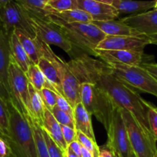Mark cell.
<instances>
[{"instance_id":"cell-1","label":"cell","mask_w":157,"mask_h":157,"mask_svg":"<svg viewBox=\"0 0 157 157\" xmlns=\"http://www.w3.org/2000/svg\"><path fill=\"white\" fill-rule=\"evenodd\" d=\"M70 55H72V58L67 63L80 83H93L107 94L115 106L130 112L151 135L147 120L146 100L141 98L136 91L120 80L102 60L75 48Z\"/></svg>"},{"instance_id":"cell-2","label":"cell","mask_w":157,"mask_h":157,"mask_svg":"<svg viewBox=\"0 0 157 157\" xmlns=\"http://www.w3.org/2000/svg\"><path fill=\"white\" fill-rule=\"evenodd\" d=\"M7 105L9 126L3 139L9 148V157H38L33 132L27 117L12 99Z\"/></svg>"},{"instance_id":"cell-3","label":"cell","mask_w":157,"mask_h":157,"mask_svg":"<svg viewBox=\"0 0 157 157\" xmlns=\"http://www.w3.org/2000/svg\"><path fill=\"white\" fill-rule=\"evenodd\" d=\"M46 16L66 35L74 48L95 56V49L106 36L92 22L67 23L50 13H48Z\"/></svg>"},{"instance_id":"cell-4","label":"cell","mask_w":157,"mask_h":157,"mask_svg":"<svg viewBox=\"0 0 157 157\" xmlns=\"http://www.w3.org/2000/svg\"><path fill=\"white\" fill-rule=\"evenodd\" d=\"M80 99L87 112L94 115L107 129L117 107L107 94L93 83L83 81L80 83Z\"/></svg>"},{"instance_id":"cell-5","label":"cell","mask_w":157,"mask_h":157,"mask_svg":"<svg viewBox=\"0 0 157 157\" xmlns=\"http://www.w3.org/2000/svg\"><path fill=\"white\" fill-rule=\"evenodd\" d=\"M35 41L41 55L53 63L61 79L63 95L74 108L81 102L80 82L71 70L67 63L61 59L59 56L55 55V52L50 48V46L45 44L38 38H35Z\"/></svg>"},{"instance_id":"cell-6","label":"cell","mask_w":157,"mask_h":157,"mask_svg":"<svg viewBox=\"0 0 157 157\" xmlns=\"http://www.w3.org/2000/svg\"><path fill=\"white\" fill-rule=\"evenodd\" d=\"M120 80L135 90L157 97V81L141 66L104 62Z\"/></svg>"},{"instance_id":"cell-7","label":"cell","mask_w":157,"mask_h":157,"mask_svg":"<svg viewBox=\"0 0 157 157\" xmlns=\"http://www.w3.org/2000/svg\"><path fill=\"white\" fill-rule=\"evenodd\" d=\"M130 140L132 151L136 157H153L156 141L147 132L130 112L121 109Z\"/></svg>"},{"instance_id":"cell-8","label":"cell","mask_w":157,"mask_h":157,"mask_svg":"<svg viewBox=\"0 0 157 157\" xmlns=\"http://www.w3.org/2000/svg\"><path fill=\"white\" fill-rule=\"evenodd\" d=\"M8 80L11 99L25 116L31 115L29 80L25 72L18 66L12 56L8 69Z\"/></svg>"},{"instance_id":"cell-9","label":"cell","mask_w":157,"mask_h":157,"mask_svg":"<svg viewBox=\"0 0 157 157\" xmlns=\"http://www.w3.org/2000/svg\"><path fill=\"white\" fill-rule=\"evenodd\" d=\"M0 22L6 32L11 35L15 30L20 31L32 39L36 34L25 9L16 1H11L0 9Z\"/></svg>"},{"instance_id":"cell-10","label":"cell","mask_w":157,"mask_h":157,"mask_svg":"<svg viewBox=\"0 0 157 157\" xmlns=\"http://www.w3.org/2000/svg\"><path fill=\"white\" fill-rule=\"evenodd\" d=\"M28 14L31 24L36 34V38L48 46L54 45L58 46L69 55L73 52L74 46L70 40L47 16L41 18Z\"/></svg>"},{"instance_id":"cell-11","label":"cell","mask_w":157,"mask_h":157,"mask_svg":"<svg viewBox=\"0 0 157 157\" xmlns=\"http://www.w3.org/2000/svg\"><path fill=\"white\" fill-rule=\"evenodd\" d=\"M106 131L107 133L106 145L113 154L117 157H130L132 149L120 108L115 109L111 121Z\"/></svg>"},{"instance_id":"cell-12","label":"cell","mask_w":157,"mask_h":157,"mask_svg":"<svg viewBox=\"0 0 157 157\" xmlns=\"http://www.w3.org/2000/svg\"><path fill=\"white\" fill-rule=\"evenodd\" d=\"M150 44L149 36L143 34L135 35H106L98 44L97 49L105 50H132L144 52Z\"/></svg>"},{"instance_id":"cell-13","label":"cell","mask_w":157,"mask_h":157,"mask_svg":"<svg viewBox=\"0 0 157 157\" xmlns=\"http://www.w3.org/2000/svg\"><path fill=\"white\" fill-rule=\"evenodd\" d=\"M95 58L104 62H116L130 66H140L145 62H148L144 52L132 50H105L95 49Z\"/></svg>"},{"instance_id":"cell-14","label":"cell","mask_w":157,"mask_h":157,"mask_svg":"<svg viewBox=\"0 0 157 157\" xmlns=\"http://www.w3.org/2000/svg\"><path fill=\"white\" fill-rule=\"evenodd\" d=\"M121 21L143 35L147 36L157 35V9L128 15L121 18Z\"/></svg>"},{"instance_id":"cell-15","label":"cell","mask_w":157,"mask_h":157,"mask_svg":"<svg viewBox=\"0 0 157 157\" xmlns=\"http://www.w3.org/2000/svg\"><path fill=\"white\" fill-rule=\"evenodd\" d=\"M78 8L91 16L93 21H107L119 17L118 11L112 5L99 2L94 0H77Z\"/></svg>"},{"instance_id":"cell-16","label":"cell","mask_w":157,"mask_h":157,"mask_svg":"<svg viewBox=\"0 0 157 157\" xmlns=\"http://www.w3.org/2000/svg\"><path fill=\"white\" fill-rule=\"evenodd\" d=\"M41 127L46 131L49 136L54 140V142L56 143L57 146L61 149V150L64 153L67 149V145L66 144L64 136H63L61 126L55 119L52 112L48 110L47 108L44 110Z\"/></svg>"},{"instance_id":"cell-17","label":"cell","mask_w":157,"mask_h":157,"mask_svg":"<svg viewBox=\"0 0 157 157\" xmlns=\"http://www.w3.org/2000/svg\"><path fill=\"white\" fill-rule=\"evenodd\" d=\"M9 36L3 27L0 29V82L9 92L8 69L11 58ZM10 94V93H9Z\"/></svg>"},{"instance_id":"cell-18","label":"cell","mask_w":157,"mask_h":157,"mask_svg":"<svg viewBox=\"0 0 157 157\" xmlns=\"http://www.w3.org/2000/svg\"><path fill=\"white\" fill-rule=\"evenodd\" d=\"M156 0L137 1V0H114L112 6L118 11L119 14L136 15L154 9Z\"/></svg>"},{"instance_id":"cell-19","label":"cell","mask_w":157,"mask_h":157,"mask_svg":"<svg viewBox=\"0 0 157 157\" xmlns=\"http://www.w3.org/2000/svg\"><path fill=\"white\" fill-rule=\"evenodd\" d=\"M92 23L97 26L105 35H135L140 33L133 28L130 27L120 20H107V21H92Z\"/></svg>"},{"instance_id":"cell-20","label":"cell","mask_w":157,"mask_h":157,"mask_svg":"<svg viewBox=\"0 0 157 157\" xmlns=\"http://www.w3.org/2000/svg\"><path fill=\"white\" fill-rule=\"evenodd\" d=\"M74 120L76 130L80 131L96 141L92 126L91 115L87 112L81 102L74 107Z\"/></svg>"},{"instance_id":"cell-21","label":"cell","mask_w":157,"mask_h":157,"mask_svg":"<svg viewBox=\"0 0 157 157\" xmlns=\"http://www.w3.org/2000/svg\"><path fill=\"white\" fill-rule=\"evenodd\" d=\"M9 46H10V52L12 58L15 60L18 66L25 72L29 69V66L33 62L28 56L24 48L20 43L18 37L13 32L9 36Z\"/></svg>"},{"instance_id":"cell-22","label":"cell","mask_w":157,"mask_h":157,"mask_svg":"<svg viewBox=\"0 0 157 157\" xmlns=\"http://www.w3.org/2000/svg\"><path fill=\"white\" fill-rule=\"evenodd\" d=\"M37 65H38V68L41 69V72H43L48 82L54 88V89L57 92L63 95L61 79H60L59 75H58V72L54 66L53 63L47 58L41 55Z\"/></svg>"},{"instance_id":"cell-23","label":"cell","mask_w":157,"mask_h":157,"mask_svg":"<svg viewBox=\"0 0 157 157\" xmlns=\"http://www.w3.org/2000/svg\"><path fill=\"white\" fill-rule=\"evenodd\" d=\"M29 105H30L31 116L34 117L38 123H42L44 112L46 107L44 104L42 99L39 92L35 89L29 83Z\"/></svg>"},{"instance_id":"cell-24","label":"cell","mask_w":157,"mask_h":157,"mask_svg":"<svg viewBox=\"0 0 157 157\" xmlns=\"http://www.w3.org/2000/svg\"><path fill=\"white\" fill-rule=\"evenodd\" d=\"M26 117L29 120V123L32 128V132H33L38 157H50L48 151L47 145H46L45 140H44V135L42 133L41 124L34 117L31 116V115Z\"/></svg>"},{"instance_id":"cell-25","label":"cell","mask_w":157,"mask_h":157,"mask_svg":"<svg viewBox=\"0 0 157 157\" xmlns=\"http://www.w3.org/2000/svg\"><path fill=\"white\" fill-rule=\"evenodd\" d=\"M48 13L55 15L61 20L67 23H87L91 22L93 21L91 16L88 13L80 9H71V10H67L64 11V12H52V11H49V12H47V14Z\"/></svg>"},{"instance_id":"cell-26","label":"cell","mask_w":157,"mask_h":157,"mask_svg":"<svg viewBox=\"0 0 157 157\" xmlns=\"http://www.w3.org/2000/svg\"><path fill=\"white\" fill-rule=\"evenodd\" d=\"M13 32L18 37L20 43L24 48L25 51L27 53L28 56L29 57L31 61L35 64H38L39 58L41 57V55L40 53L39 49H38L35 39H32L30 37H29L27 35L20 32V31L15 30L13 31Z\"/></svg>"},{"instance_id":"cell-27","label":"cell","mask_w":157,"mask_h":157,"mask_svg":"<svg viewBox=\"0 0 157 157\" xmlns=\"http://www.w3.org/2000/svg\"><path fill=\"white\" fill-rule=\"evenodd\" d=\"M25 75L27 76L28 80H29V83L31 85H32V86L36 90L40 91L44 87H48L54 89V88L51 86L50 83L46 79L44 74L41 72V69L38 68L37 64L32 63L29 66L28 70L25 72Z\"/></svg>"},{"instance_id":"cell-28","label":"cell","mask_w":157,"mask_h":157,"mask_svg":"<svg viewBox=\"0 0 157 157\" xmlns=\"http://www.w3.org/2000/svg\"><path fill=\"white\" fill-rule=\"evenodd\" d=\"M49 0H16L28 13L44 18L47 15L46 8Z\"/></svg>"},{"instance_id":"cell-29","label":"cell","mask_w":157,"mask_h":157,"mask_svg":"<svg viewBox=\"0 0 157 157\" xmlns=\"http://www.w3.org/2000/svg\"><path fill=\"white\" fill-rule=\"evenodd\" d=\"M78 8L77 0H49L46 12H64Z\"/></svg>"},{"instance_id":"cell-30","label":"cell","mask_w":157,"mask_h":157,"mask_svg":"<svg viewBox=\"0 0 157 157\" xmlns=\"http://www.w3.org/2000/svg\"><path fill=\"white\" fill-rule=\"evenodd\" d=\"M77 140L81 144L83 147L87 149V150L92 152L94 157H98L99 155V146H98L97 141L93 140L86 135L85 134L82 133L80 131L77 130Z\"/></svg>"},{"instance_id":"cell-31","label":"cell","mask_w":157,"mask_h":157,"mask_svg":"<svg viewBox=\"0 0 157 157\" xmlns=\"http://www.w3.org/2000/svg\"><path fill=\"white\" fill-rule=\"evenodd\" d=\"M146 106L147 107V120L150 131L153 139L157 142V111L154 106L147 101Z\"/></svg>"},{"instance_id":"cell-32","label":"cell","mask_w":157,"mask_h":157,"mask_svg":"<svg viewBox=\"0 0 157 157\" xmlns=\"http://www.w3.org/2000/svg\"><path fill=\"white\" fill-rule=\"evenodd\" d=\"M41 95L45 107L48 110H52L57 104V92L48 87H44L38 91Z\"/></svg>"},{"instance_id":"cell-33","label":"cell","mask_w":157,"mask_h":157,"mask_svg":"<svg viewBox=\"0 0 157 157\" xmlns=\"http://www.w3.org/2000/svg\"><path fill=\"white\" fill-rule=\"evenodd\" d=\"M9 126V110L7 103L0 97V129L2 132L3 139L6 135Z\"/></svg>"},{"instance_id":"cell-34","label":"cell","mask_w":157,"mask_h":157,"mask_svg":"<svg viewBox=\"0 0 157 157\" xmlns=\"http://www.w3.org/2000/svg\"><path fill=\"white\" fill-rule=\"evenodd\" d=\"M52 115L55 118V119L58 122L60 125L62 126H67L70 127L75 128V120H74V117L70 115L69 114L66 113L64 111L61 110L59 108L55 106L53 109L51 110Z\"/></svg>"},{"instance_id":"cell-35","label":"cell","mask_w":157,"mask_h":157,"mask_svg":"<svg viewBox=\"0 0 157 157\" xmlns=\"http://www.w3.org/2000/svg\"><path fill=\"white\" fill-rule=\"evenodd\" d=\"M41 129H42V127H41ZM42 133L43 135H44V140H45L46 145H47L48 151L50 157H63L62 151L57 146V144L54 142V140L49 136V135L46 132V131L43 129Z\"/></svg>"},{"instance_id":"cell-36","label":"cell","mask_w":157,"mask_h":157,"mask_svg":"<svg viewBox=\"0 0 157 157\" xmlns=\"http://www.w3.org/2000/svg\"><path fill=\"white\" fill-rule=\"evenodd\" d=\"M57 107L59 108L61 110L64 111L66 113L69 114L74 117V108L71 106L69 102L64 98V95L57 92Z\"/></svg>"},{"instance_id":"cell-37","label":"cell","mask_w":157,"mask_h":157,"mask_svg":"<svg viewBox=\"0 0 157 157\" xmlns=\"http://www.w3.org/2000/svg\"><path fill=\"white\" fill-rule=\"evenodd\" d=\"M61 126L64 141L67 146L73 141L77 140V130L75 128L67 126H62V125H61Z\"/></svg>"},{"instance_id":"cell-38","label":"cell","mask_w":157,"mask_h":157,"mask_svg":"<svg viewBox=\"0 0 157 157\" xmlns=\"http://www.w3.org/2000/svg\"><path fill=\"white\" fill-rule=\"evenodd\" d=\"M140 66L146 69L157 81V63L145 62L142 63Z\"/></svg>"},{"instance_id":"cell-39","label":"cell","mask_w":157,"mask_h":157,"mask_svg":"<svg viewBox=\"0 0 157 157\" xmlns=\"http://www.w3.org/2000/svg\"><path fill=\"white\" fill-rule=\"evenodd\" d=\"M98 157H117L116 155L113 154L111 149L107 146V145H104L102 146H99V155Z\"/></svg>"},{"instance_id":"cell-40","label":"cell","mask_w":157,"mask_h":157,"mask_svg":"<svg viewBox=\"0 0 157 157\" xmlns=\"http://www.w3.org/2000/svg\"><path fill=\"white\" fill-rule=\"evenodd\" d=\"M67 147H68L69 149L74 152V153L79 155V156H81V148H82V146H81V144L78 141V140H75V141H73L72 143H71L70 144L67 146Z\"/></svg>"},{"instance_id":"cell-41","label":"cell","mask_w":157,"mask_h":157,"mask_svg":"<svg viewBox=\"0 0 157 157\" xmlns=\"http://www.w3.org/2000/svg\"><path fill=\"white\" fill-rule=\"evenodd\" d=\"M9 152L7 143L0 137V157H9Z\"/></svg>"},{"instance_id":"cell-42","label":"cell","mask_w":157,"mask_h":157,"mask_svg":"<svg viewBox=\"0 0 157 157\" xmlns=\"http://www.w3.org/2000/svg\"><path fill=\"white\" fill-rule=\"evenodd\" d=\"M0 97L3 99L6 103H9V102L11 101V95L9 94V91L2 84L1 82H0Z\"/></svg>"},{"instance_id":"cell-43","label":"cell","mask_w":157,"mask_h":157,"mask_svg":"<svg viewBox=\"0 0 157 157\" xmlns=\"http://www.w3.org/2000/svg\"><path fill=\"white\" fill-rule=\"evenodd\" d=\"M63 157H81V156H79V155H76L75 153H74V152H72V151L68 147H67L65 152L63 153Z\"/></svg>"},{"instance_id":"cell-44","label":"cell","mask_w":157,"mask_h":157,"mask_svg":"<svg viewBox=\"0 0 157 157\" xmlns=\"http://www.w3.org/2000/svg\"><path fill=\"white\" fill-rule=\"evenodd\" d=\"M81 157H94L92 152H90V151L87 150V149H85L84 147L81 148Z\"/></svg>"},{"instance_id":"cell-45","label":"cell","mask_w":157,"mask_h":157,"mask_svg":"<svg viewBox=\"0 0 157 157\" xmlns=\"http://www.w3.org/2000/svg\"><path fill=\"white\" fill-rule=\"evenodd\" d=\"M150 41V44H154L157 46V35H151V36H149Z\"/></svg>"},{"instance_id":"cell-46","label":"cell","mask_w":157,"mask_h":157,"mask_svg":"<svg viewBox=\"0 0 157 157\" xmlns=\"http://www.w3.org/2000/svg\"><path fill=\"white\" fill-rule=\"evenodd\" d=\"M94 1L99 2H102V3H106V4H109V5H113L114 0H94Z\"/></svg>"},{"instance_id":"cell-47","label":"cell","mask_w":157,"mask_h":157,"mask_svg":"<svg viewBox=\"0 0 157 157\" xmlns=\"http://www.w3.org/2000/svg\"><path fill=\"white\" fill-rule=\"evenodd\" d=\"M11 1H16V0H0V9Z\"/></svg>"},{"instance_id":"cell-48","label":"cell","mask_w":157,"mask_h":157,"mask_svg":"<svg viewBox=\"0 0 157 157\" xmlns=\"http://www.w3.org/2000/svg\"><path fill=\"white\" fill-rule=\"evenodd\" d=\"M153 157H157V147H156L153 150Z\"/></svg>"},{"instance_id":"cell-49","label":"cell","mask_w":157,"mask_h":157,"mask_svg":"<svg viewBox=\"0 0 157 157\" xmlns=\"http://www.w3.org/2000/svg\"><path fill=\"white\" fill-rule=\"evenodd\" d=\"M130 157H136V155H135V154L133 153V151H132V152H130Z\"/></svg>"},{"instance_id":"cell-50","label":"cell","mask_w":157,"mask_h":157,"mask_svg":"<svg viewBox=\"0 0 157 157\" xmlns=\"http://www.w3.org/2000/svg\"><path fill=\"white\" fill-rule=\"evenodd\" d=\"M0 137L3 139V134H2V132L1 131V129H0Z\"/></svg>"},{"instance_id":"cell-51","label":"cell","mask_w":157,"mask_h":157,"mask_svg":"<svg viewBox=\"0 0 157 157\" xmlns=\"http://www.w3.org/2000/svg\"><path fill=\"white\" fill-rule=\"evenodd\" d=\"M154 9H157V0H156V5H155V6H154Z\"/></svg>"},{"instance_id":"cell-52","label":"cell","mask_w":157,"mask_h":157,"mask_svg":"<svg viewBox=\"0 0 157 157\" xmlns=\"http://www.w3.org/2000/svg\"><path fill=\"white\" fill-rule=\"evenodd\" d=\"M2 28V24H1V22H0V29H1Z\"/></svg>"},{"instance_id":"cell-53","label":"cell","mask_w":157,"mask_h":157,"mask_svg":"<svg viewBox=\"0 0 157 157\" xmlns=\"http://www.w3.org/2000/svg\"><path fill=\"white\" fill-rule=\"evenodd\" d=\"M156 111H157V107H156Z\"/></svg>"}]
</instances>
